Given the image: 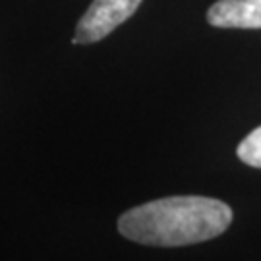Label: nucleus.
Masks as SVG:
<instances>
[{"label":"nucleus","mask_w":261,"mask_h":261,"mask_svg":"<svg viewBox=\"0 0 261 261\" xmlns=\"http://www.w3.org/2000/svg\"><path fill=\"white\" fill-rule=\"evenodd\" d=\"M230 223L232 209L221 199L172 196L128 209L118 219V230L143 246L178 248L213 240Z\"/></svg>","instance_id":"obj_1"},{"label":"nucleus","mask_w":261,"mask_h":261,"mask_svg":"<svg viewBox=\"0 0 261 261\" xmlns=\"http://www.w3.org/2000/svg\"><path fill=\"white\" fill-rule=\"evenodd\" d=\"M141 0H93L75 25L74 45H91L111 35L114 29L134 16Z\"/></svg>","instance_id":"obj_2"},{"label":"nucleus","mask_w":261,"mask_h":261,"mask_svg":"<svg viewBox=\"0 0 261 261\" xmlns=\"http://www.w3.org/2000/svg\"><path fill=\"white\" fill-rule=\"evenodd\" d=\"M213 28L261 29V0H217L207 10Z\"/></svg>","instance_id":"obj_3"},{"label":"nucleus","mask_w":261,"mask_h":261,"mask_svg":"<svg viewBox=\"0 0 261 261\" xmlns=\"http://www.w3.org/2000/svg\"><path fill=\"white\" fill-rule=\"evenodd\" d=\"M238 159L253 168H261V126L252 130L236 147Z\"/></svg>","instance_id":"obj_4"}]
</instances>
